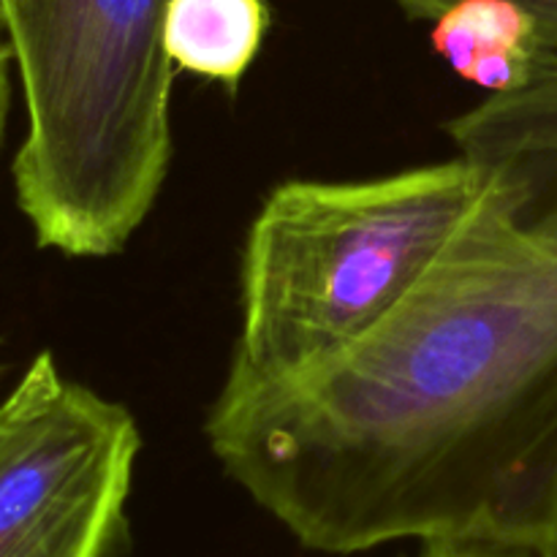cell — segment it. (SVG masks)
I'll return each mask as SVG.
<instances>
[{"instance_id": "9c48e42d", "label": "cell", "mask_w": 557, "mask_h": 557, "mask_svg": "<svg viewBox=\"0 0 557 557\" xmlns=\"http://www.w3.org/2000/svg\"><path fill=\"white\" fill-rule=\"evenodd\" d=\"M419 557H553L525 547H506V544L479 542H435L424 544Z\"/></svg>"}, {"instance_id": "8992f818", "label": "cell", "mask_w": 557, "mask_h": 557, "mask_svg": "<svg viewBox=\"0 0 557 557\" xmlns=\"http://www.w3.org/2000/svg\"><path fill=\"white\" fill-rule=\"evenodd\" d=\"M460 156L476 161H511L557 156V54L539 52L525 82L495 92L446 125Z\"/></svg>"}, {"instance_id": "30bf717a", "label": "cell", "mask_w": 557, "mask_h": 557, "mask_svg": "<svg viewBox=\"0 0 557 557\" xmlns=\"http://www.w3.org/2000/svg\"><path fill=\"white\" fill-rule=\"evenodd\" d=\"M9 63H11V47H9V36H5L3 11H0V145H3L5 117H9V101H11Z\"/></svg>"}, {"instance_id": "7a4b0ae2", "label": "cell", "mask_w": 557, "mask_h": 557, "mask_svg": "<svg viewBox=\"0 0 557 557\" xmlns=\"http://www.w3.org/2000/svg\"><path fill=\"white\" fill-rule=\"evenodd\" d=\"M169 0H0L25 98L11 177L38 248L120 253L172 163Z\"/></svg>"}, {"instance_id": "277c9868", "label": "cell", "mask_w": 557, "mask_h": 557, "mask_svg": "<svg viewBox=\"0 0 557 557\" xmlns=\"http://www.w3.org/2000/svg\"><path fill=\"white\" fill-rule=\"evenodd\" d=\"M139 446L128 408L38 354L0 400V557H112Z\"/></svg>"}, {"instance_id": "5b68a950", "label": "cell", "mask_w": 557, "mask_h": 557, "mask_svg": "<svg viewBox=\"0 0 557 557\" xmlns=\"http://www.w3.org/2000/svg\"><path fill=\"white\" fill-rule=\"evenodd\" d=\"M433 49L473 85L511 92L539 58L536 25L509 0H460L435 20Z\"/></svg>"}, {"instance_id": "6da1fadb", "label": "cell", "mask_w": 557, "mask_h": 557, "mask_svg": "<svg viewBox=\"0 0 557 557\" xmlns=\"http://www.w3.org/2000/svg\"><path fill=\"white\" fill-rule=\"evenodd\" d=\"M498 185L354 346L264 384L223 381V473L315 553L419 539L557 557V156Z\"/></svg>"}, {"instance_id": "ba28073f", "label": "cell", "mask_w": 557, "mask_h": 557, "mask_svg": "<svg viewBox=\"0 0 557 557\" xmlns=\"http://www.w3.org/2000/svg\"><path fill=\"white\" fill-rule=\"evenodd\" d=\"M397 3L417 20H438L446 9L460 0H397ZM509 3L520 5L531 16L542 52L557 54V0H509Z\"/></svg>"}, {"instance_id": "3957f363", "label": "cell", "mask_w": 557, "mask_h": 557, "mask_svg": "<svg viewBox=\"0 0 557 557\" xmlns=\"http://www.w3.org/2000/svg\"><path fill=\"white\" fill-rule=\"evenodd\" d=\"M500 172L460 156L357 183L277 185L245 239L226 381L288 379L354 346L417 288Z\"/></svg>"}, {"instance_id": "52a82bcc", "label": "cell", "mask_w": 557, "mask_h": 557, "mask_svg": "<svg viewBox=\"0 0 557 557\" xmlns=\"http://www.w3.org/2000/svg\"><path fill=\"white\" fill-rule=\"evenodd\" d=\"M270 27L264 0H169L163 49L177 69L234 90Z\"/></svg>"}]
</instances>
